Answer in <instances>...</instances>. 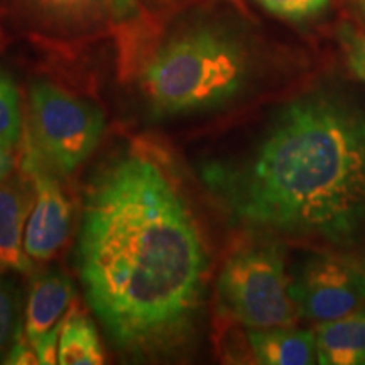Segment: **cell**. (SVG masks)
<instances>
[{
	"instance_id": "obj_1",
	"label": "cell",
	"mask_w": 365,
	"mask_h": 365,
	"mask_svg": "<svg viewBox=\"0 0 365 365\" xmlns=\"http://www.w3.org/2000/svg\"><path fill=\"white\" fill-rule=\"evenodd\" d=\"M78 271L91 312L122 354L170 357L193 339L208 252L180 185L158 156L125 150L91 182Z\"/></svg>"
},
{
	"instance_id": "obj_2",
	"label": "cell",
	"mask_w": 365,
	"mask_h": 365,
	"mask_svg": "<svg viewBox=\"0 0 365 365\" xmlns=\"http://www.w3.org/2000/svg\"><path fill=\"white\" fill-rule=\"evenodd\" d=\"M234 225L323 249L365 247V98L322 85L287 98L244 148L200 168Z\"/></svg>"
},
{
	"instance_id": "obj_3",
	"label": "cell",
	"mask_w": 365,
	"mask_h": 365,
	"mask_svg": "<svg viewBox=\"0 0 365 365\" xmlns=\"http://www.w3.org/2000/svg\"><path fill=\"white\" fill-rule=\"evenodd\" d=\"M252 80V59L234 34L198 26L173 36L143 71L145 107L156 118L213 112L239 100Z\"/></svg>"
},
{
	"instance_id": "obj_4",
	"label": "cell",
	"mask_w": 365,
	"mask_h": 365,
	"mask_svg": "<svg viewBox=\"0 0 365 365\" xmlns=\"http://www.w3.org/2000/svg\"><path fill=\"white\" fill-rule=\"evenodd\" d=\"M222 313L247 328L296 325L282 240L255 235L227 257L217 281Z\"/></svg>"
},
{
	"instance_id": "obj_5",
	"label": "cell",
	"mask_w": 365,
	"mask_h": 365,
	"mask_svg": "<svg viewBox=\"0 0 365 365\" xmlns=\"http://www.w3.org/2000/svg\"><path fill=\"white\" fill-rule=\"evenodd\" d=\"M24 143L58 176L78 170L97 149L105 130L103 113L97 105L75 97L49 81L29 88Z\"/></svg>"
},
{
	"instance_id": "obj_6",
	"label": "cell",
	"mask_w": 365,
	"mask_h": 365,
	"mask_svg": "<svg viewBox=\"0 0 365 365\" xmlns=\"http://www.w3.org/2000/svg\"><path fill=\"white\" fill-rule=\"evenodd\" d=\"M299 318L325 323L365 308V255L360 250L323 249L289 274Z\"/></svg>"
},
{
	"instance_id": "obj_7",
	"label": "cell",
	"mask_w": 365,
	"mask_h": 365,
	"mask_svg": "<svg viewBox=\"0 0 365 365\" xmlns=\"http://www.w3.org/2000/svg\"><path fill=\"white\" fill-rule=\"evenodd\" d=\"M22 170L29 175L34 186V205L24 232V249L31 261L46 262L59 252L71 230V203L59 178L24 143Z\"/></svg>"
},
{
	"instance_id": "obj_8",
	"label": "cell",
	"mask_w": 365,
	"mask_h": 365,
	"mask_svg": "<svg viewBox=\"0 0 365 365\" xmlns=\"http://www.w3.org/2000/svg\"><path fill=\"white\" fill-rule=\"evenodd\" d=\"M73 299L75 286L58 269H46L31 279L24 309V335L41 365L58 364L59 333Z\"/></svg>"
},
{
	"instance_id": "obj_9",
	"label": "cell",
	"mask_w": 365,
	"mask_h": 365,
	"mask_svg": "<svg viewBox=\"0 0 365 365\" xmlns=\"http://www.w3.org/2000/svg\"><path fill=\"white\" fill-rule=\"evenodd\" d=\"M33 205V180L24 170L0 181V271H33V261L24 249V232Z\"/></svg>"
},
{
	"instance_id": "obj_10",
	"label": "cell",
	"mask_w": 365,
	"mask_h": 365,
	"mask_svg": "<svg viewBox=\"0 0 365 365\" xmlns=\"http://www.w3.org/2000/svg\"><path fill=\"white\" fill-rule=\"evenodd\" d=\"M46 33L56 36H85L98 31L107 16L108 0H21Z\"/></svg>"
},
{
	"instance_id": "obj_11",
	"label": "cell",
	"mask_w": 365,
	"mask_h": 365,
	"mask_svg": "<svg viewBox=\"0 0 365 365\" xmlns=\"http://www.w3.org/2000/svg\"><path fill=\"white\" fill-rule=\"evenodd\" d=\"M250 352L262 365H312L318 364L314 330L289 327L247 328Z\"/></svg>"
},
{
	"instance_id": "obj_12",
	"label": "cell",
	"mask_w": 365,
	"mask_h": 365,
	"mask_svg": "<svg viewBox=\"0 0 365 365\" xmlns=\"http://www.w3.org/2000/svg\"><path fill=\"white\" fill-rule=\"evenodd\" d=\"M317 352L322 365H365V308L344 318L317 323Z\"/></svg>"
},
{
	"instance_id": "obj_13",
	"label": "cell",
	"mask_w": 365,
	"mask_h": 365,
	"mask_svg": "<svg viewBox=\"0 0 365 365\" xmlns=\"http://www.w3.org/2000/svg\"><path fill=\"white\" fill-rule=\"evenodd\" d=\"M103 362V346L93 322L83 309L71 307L59 333L58 364L98 365Z\"/></svg>"
},
{
	"instance_id": "obj_14",
	"label": "cell",
	"mask_w": 365,
	"mask_h": 365,
	"mask_svg": "<svg viewBox=\"0 0 365 365\" xmlns=\"http://www.w3.org/2000/svg\"><path fill=\"white\" fill-rule=\"evenodd\" d=\"M22 291L7 272L0 271V364L6 362L17 339L24 333Z\"/></svg>"
},
{
	"instance_id": "obj_15",
	"label": "cell",
	"mask_w": 365,
	"mask_h": 365,
	"mask_svg": "<svg viewBox=\"0 0 365 365\" xmlns=\"http://www.w3.org/2000/svg\"><path fill=\"white\" fill-rule=\"evenodd\" d=\"M22 137L19 91L11 76L0 68V148L14 150Z\"/></svg>"
},
{
	"instance_id": "obj_16",
	"label": "cell",
	"mask_w": 365,
	"mask_h": 365,
	"mask_svg": "<svg viewBox=\"0 0 365 365\" xmlns=\"http://www.w3.org/2000/svg\"><path fill=\"white\" fill-rule=\"evenodd\" d=\"M274 16L287 21H304L318 16L330 4V0H257Z\"/></svg>"
},
{
	"instance_id": "obj_17",
	"label": "cell",
	"mask_w": 365,
	"mask_h": 365,
	"mask_svg": "<svg viewBox=\"0 0 365 365\" xmlns=\"http://www.w3.org/2000/svg\"><path fill=\"white\" fill-rule=\"evenodd\" d=\"M339 41L350 71L355 78L365 81V33L357 27L344 24L339 29Z\"/></svg>"
},
{
	"instance_id": "obj_18",
	"label": "cell",
	"mask_w": 365,
	"mask_h": 365,
	"mask_svg": "<svg viewBox=\"0 0 365 365\" xmlns=\"http://www.w3.org/2000/svg\"><path fill=\"white\" fill-rule=\"evenodd\" d=\"M4 364H11V365H29V364H39L38 355H36V350L33 349V345L29 344L26 339V335H21L17 339L16 344L9 352L6 362Z\"/></svg>"
},
{
	"instance_id": "obj_19",
	"label": "cell",
	"mask_w": 365,
	"mask_h": 365,
	"mask_svg": "<svg viewBox=\"0 0 365 365\" xmlns=\"http://www.w3.org/2000/svg\"><path fill=\"white\" fill-rule=\"evenodd\" d=\"M108 6L115 17H127L134 12L135 0H108Z\"/></svg>"
},
{
	"instance_id": "obj_20",
	"label": "cell",
	"mask_w": 365,
	"mask_h": 365,
	"mask_svg": "<svg viewBox=\"0 0 365 365\" xmlns=\"http://www.w3.org/2000/svg\"><path fill=\"white\" fill-rule=\"evenodd\" d=\"M14 164H16V161H14L12 150L0 148V181L6 180L9 175H12Z\"/></svg>"
},
{
	"instance_id": "obj_21",
	"label": "cell",
	"mask_w": 365,
	"mask_h": 365,
	"mask_svg": "<svg viewBox=\"0 0 365 365\" xmlns=\"http://www.w3.org/2000/svg\"><path fill=\"white\" fill-rule=\"evenodd\" d=\"M355 7H357V11L360 12V16L365 19V0H354Z\"/></svg>"
}]
</instances>
